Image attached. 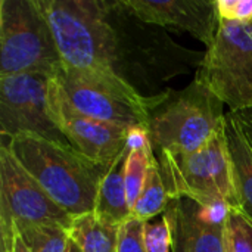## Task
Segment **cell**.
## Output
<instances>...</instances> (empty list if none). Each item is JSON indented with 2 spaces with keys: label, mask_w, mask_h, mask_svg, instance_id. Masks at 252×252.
<instances>
[{
  "label": "cell",
  "mask_w": 252,
  "mask_h": 252,
  "mask_svg": "<svg viewBox=\"0 0 252 252\" xmlns=\"http://www.w3.org/2000/svg\"><path fill=\"white\" fill-rule=\"evenodd\" d=\"M114 34L112 69L143 97L164 93L173 78L198 71L205 52L179 44L162 27L136 16L124 0H106Z\"/></svg>",
  "instance_id": "cell-1"
},
{
  "label": "cell",
  "mask_w": 252,
  "mask_h": 252,
  "mask_svg": "<svg viewBox=\"0 0 252 252\" xmlns=\"http://www.w3.org/2000/svg\"><path fill=\"white\" fill-rule=\"evenodd\" d=\"M1 145L72 219L93 213L99 185L114 162H96L69 143L34 134H18Z\"/></svg>",
  "instance_id": "cell-2"
},
{
  "label": "cell",
  "mask_w": 252,
  "mask_h": 252,
  "mask_svg": "<svg viewBox=\"0 0 252 252\" xmlns=\"http://www.w3.org/2000/svg\"><path fill=\"white\" fill-rule=\"evenodd\" d=\"M53 34L65 69L108 74L114 34L106 0H34Z\"/></svg>",
  "instance_id": "cell-3"
},
{
  "label": "cell",
  "mask_w": 252,
  "mask_h": 252,
  "mask_svg": "<svg viewBox=\"0 0 252 252\" xmlns=\"http://www.w3.org/2000/svg\"><path fill=\"white\" fill-rule=\"evenodd\" d=\"M226 121L224 103L193 80L182 90L168 89L165 99L151 112L146 133L154 154L195 152L205 146Z\"/></svg>",
  "instance_id": "cell-4"
},
{
  "label": "cell",
  "mask_w": 252,
  "mask_h": 252,
  "mask_svg": "<svg viewBox=\"0 0 252 252\" xmlns=\"http://www.w3.org/2000/svg\"><path fill=\"white\" fill-rule=\"evenodd\" d=\"M171 201L188 198L202 207L239 208L224 127L201 149L155 155Z\"/></svg>",
  "instance_id": "cell-5"
},
{
  "label": "cell",
  "mask_w": 252,
  "mask_h": 252,
  "mask_svg": "<svg viewBox=\"0 0 252 252\" xmlns=\"http://www.w3.org/2000/svg\"><path fill=\"white\" fill-rule=\"evenodd\" d=\"M65 69L50 27L34 0H0V75L56 80Z\"/></svg>",
  "instance_id": "cell-6"
},
{
  "label": "cell",
  "mask_w": 252,
  "mask_h": 252,
  "mask_svg": "<svg viewBox=\"0 0 252 252\" xmlns=\"http://www.w3.org/2000/svg\"><path fill=\"white\" fill-rule=\"evenodd\" d=\"M56 81L80 112L128 130H146L151 112L168 93L167 89L158 96L143 97L115 72L94 74L63 69Z\"/></svg>",
  "instance_id": "cell-7"
},
{
  "label": "cell",
  "mask_w": 252,
  "mask_h": 252,
  "mask_svg": "<svg viewBox=\"0 0 252 252\" xmlns=\"http://www.w3.org/2000/svg\"><path fill=\"white\" fill-rule=\"evenodd\" d=\"M195 80L210 89L229 111L252 109V22L220 19Z\"/></svg>",
  "instance_id": "cell-8"
},
{
  "label": "cell",
  "mask_w": 252,
  "mask_h": 252,
  "mask_svg": "<svg viewBox=\"0 0 252 252\" xmlns=\"http://www.w3.org/2000/svg\"><path fill=\"white\" fill-rule=\"evenodd\" d=\"M72 217L58 205L41 185L21 165L6 145L0 148V238L9 252L16 229L53 224L68 230Z\"/></svg>",
  "instance_id": "cell-9"
},
{
  "label": "cell",
  "mask_w": 252,
  "mask_h": 252,
  "mask_svg": "<svg viewBox=\"0 0 252 252\" xmlns=\"http://www.w3.org/2000/svg\"><path fill=\"white\" fill-rule=\"evenodd\" d=\"M40 75H0V133L1 140L18 134H34L68 143L47 112V83Z\"/></svg>",
  "instance_id": "cell-10"
},
{
  "label": "cell",
  "mask_w": 252,
  "mask_h": 252,
  "mask_svg": "<svg viewBox=\"0 0 252 252\" xmlns=\"http://www.w3.org/2000/svg\"><path fill=\"white\" fill-rule=\"evenodd\" d=\"M47 112L68 143L96 162L111 165L128 145L131 130L80 112L56 80L47 83Z\"/></svg>",
  "instance_id": "cell-11"
},
{
  "label": "cell",
  "mask_w": 252,
  "mask_h": 252,
  "mask_svg": "<svg viewBox=\"0 0 252 252\" xmlns=\"http://www.w3.org/2000/svg\"><path fill=\"white\" fill-rule=\"evenodd\" d=\"M232 208H207L188 198L170 201L164 216L173 244L186 252H227V217Z\"/></svg>",
  "instance_id": "cell-12"
},
{
  "label": "cell",
  "mask_w": 252,
  "mask_h": 252,
  "mask_svg": "<svg viewBox=\"0 0 252 252\" xmlns=\"http://www.w3.org/2000/svg\"><path fill=\"white\" fill-rule=\"evenodd\" d=\"M142 21L176 31L189 32L210 49L220 25L217 0H124Z\"/></svg>",
  "instance_id": "cell-13"
},
{
  "label": "cell",
  "mask_w": 252,
  "mask_h": 252,
  "mask_svg": "<svg viewBox=\"0 0 252 252\" xmlns=\"http://www.w3.org/2000/svg\"><path fill=\"white\" fill-rule=\"evenodd\" d=\"M224 131L239 210L252 219V148L232 111L226 112Z\"/></svg>",
  "instance_id": "cell-14"
},
{
  "label": "cell",
  "mask_w": 252,
  "mask_h": 252,
  "mask_svg": "<svg viewBox=\"0 0 252 252\" xmlns=\"http://www.w3.org/2000/svg\"><path fill=\"white\" fill-rule=\"evenodd\" d=\"M127 152L128 145L102 179L93 208V214L99 221L118 227L131 219V208L128 205L124 182V162Z\"/></svg>",
  "instance_id": "cell-15"
},
{
  "label": "cell",
  "mask_w": 252,
  "mask_h": 252,
  "mask_svg": "<svg viewBox=\"0 0 252 252\" xmlns=\"http://www.w3.org/2000/svg\"><path fill=\"white\" fill-rule=\"evenodd\" d=\"M120 230L121 227L105 224L90 213L72 219L68 235L81 252H118Z\"/></svg>",
  "instance_id": "cell-16"
},
{
  "label": "cell",
  "mask_w": 252,
  "mask_h": 252,
  "mask_svg": "<svg viewBox=\"0 0 252 252\" xmlns=\"http://www.w3.org/2000/svg\"><path fill=\"white\" fill-rule=\"evenodd\" d=\"M170 198L161 176L159 162L154 155L149 164L145 186L131 210V217L139 221H151L158 216H162L170 204Z\"/></svg>",
  "instance_id": "cell-17"
},
{
  "label": "cell",
  "mask_w": 252,
  "mask_h": 252,
  "mask_svg": "<svg viewBox=\"0 0 252 252\" xmlns=\"http://www.w3.org/2000/svg\"><path fill=\"white\" fill-rule=\"evenodd\" d=\"M31 252H66L69 244L68 230L53 224H35L16 229Z\"/></svg>",
  "instance_id": "cell-18"
},
{
  "label": "cell",
  "mask_w": 252,
  "mask_h": 252,
  "mask_svg": "<svg viewBox=\"0 0 252 252\" xmlns=\"http://www.w3.org/2000/svg\"><path fill=\"white\" fill-rule=\"evenodd\" d=\"M227 244L232 252H252V219L239 208L229 213Z\"/></svg>",
  "instance_id": "cell-19"
},
{
  "label": "cell",
  "mask_w": 252,
  "mask_h": 252,
  "mask_svg": "<svg viewBox=\"0 0 252 252\" xmlns=\"http://www.w3.org/2000/svg\"><path fill=\"white\" fill-rule=\"evenodd\" d=\"M143 244L146 252H173L171 227L164 214L145 223Z\"/></svg>",
  "instance_id": "cell-20"
},
{
  "label": "cell",
  "mask_w": 252,
  "mask_h": 252,
  "mask_svg": "<svg viewBox=\"0 0 252 252\" xmlns=\"http://www.w3.org/2000/svg\"><path fill=\"white\" fill-rule=\"evenodd\" d=\"M143 229L145 223L136 219H130L120 230L118 252H146L143 244Z\"/></svg>",
  "instance_id": "cell-21"
},
{
  "label": "cell",
  "mask_w": 252,
  "mask_h": 252,
  "mask_svg": "<svg viewBox=\"0 0 252 252\" xmlns=\"http://www.w3.org/2000/svg\"><path fill=\"white\" fill-rule=\"evenodd\" d=\"M220 19L230 22H252V0H217Z\"/></svg>",
  "instance_id": "cell-22"
},
{
  "label": "cell",
  "mask_w": 252,
  "mask_h": 252,
  "mask_svg": "<svg viewBox=\"0 0 252 252\" xmlns=\"http://www.w3.org/2000/svg\"><path fill=\"white\" fill-rule=\"evenodd\" d=\"M235 117H236L239 126L242 127V131L247 136V139H248V142H250L252 148V109L238 111V112H235Z\"/></svg>",
  "instance_id": "cell-23"
},
{
  "label": "cell",
  "mask_w": 252,
  "mask_h": 252,
  "mask_svg": "<svg viewBox=\"0 0 252 252\" xmlns=\"http://www.w3.org/2000/svg\"><path fill=\"white\" fill-rule=\"evenodd\" d=\"M9 252H31L30 248L24 244V241L21 239L19 235H16V238L13 239V244H12V248Z\"/></svg>",
  "instance_id": "cell-24"
},
{
  "label": "cell",
  "mask_w": 252,
  "mask_h": 252,
  "mask_svg": "<svg viewBox=\"0 0 252 252\" xmlns=\"http://www.w3.org/2000/svg\"><path fill=\"white\" fill-rule=\"evenodd\" d=\"M66 252H81V251H80V248H78V247H77V245H75V244H74L71 239H69V244H68V251Z\"/></svg>",
  "instance_id": "cell-25"
},
{
  "label": "cell",
  "mask_w": 252,
  "mask_h": 252,
  "mask_svg": "<svg viewBox=\"0 0 252 252\" xmlns=\"http://www.w3.org/2000/svg\"><path fill=\"white\" fill-rule=\"evenodd\" d=\"M227 252H232L230 251V248H229V244H227Z\"/></svg>",
  "instance_id": "cell-26"
}]
</instances>
